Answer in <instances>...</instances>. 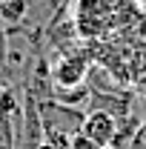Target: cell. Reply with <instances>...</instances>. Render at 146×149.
I'll return each instance as SVG.
<instances>
[{"label": "cell", "mask_w": 146, "mask_h": 149, "mask_svg": "<svg viewBox=\"0 0 146 149\" xmlns=\"http://www.w3.org/2000/svg\"><path fill=\"white\" fill-rule=\"evenodd\" d=\"M6 40H9V29L0 23V74H3V63H6Z\"/></svg>", "instance_id": "7"}, {"label": "cell", "mask_w": 146, "mask_h": 149, "mask_svg": "<svg viewBox=\"0 0 146 149\" xmlns=\"http://www.w3.org/2000/svg\"><path fill=\"white\" fill-rule=\"evenodd\" d=\"M80 132L92 138L97 146H112L115 143V135H117V120L112 118L109 112H100V109H89L83 115V123H80Z\"/></svg>", "instance_id": "4"}, {"label": "cell", "mask_w": 146, "mask_h": 149, "mask_svg": "<svg viewBox=\"0 0 146 149\" xmlns=\"http://www.w3.org/2000/svg\"><path fill=\"white\" fill-rule=\"evenodd\" d=\"M29 17V0H3L0 3V23L6 29H20Z\"/></svg>", "instance_id": "5"}, {"label": "cell", "mask_w": 146, "mask_h": 149, "mask_svg": "<svg viewBox=\"0 0 146 149\" xmlns=\"http://www.w3.org/2000/svg\"><path fill=\"white\" fill-rule=\"evenodd\" d=\"M83 109L63 106L57 100H43L40 103V123H43V141H57V143H69L72 135L80 132L83 123Z\"/></svg>", "instance_id": "2"}, {"label": "cell", "mask_w": 146, "mask_h": 149, "mask_svg": "<svg viewBox=\"0 0 146 149\" xmlns=\"http://www.w3.org/2000/svg\"><path fill=\"white\" fill-rule=\"evenodd\" d=\"M69 149H100L92 138H86L83 132H77V135H72V141H69Z\"/></svg>", "instance_id": "6"}, {"label": "cell", "mask_w": 146, "mask_h": 149, "mask_svg": "<svg viewBox=\"0 0 146 149\" xmlns=\"http://www.w3.org/2000/svg\"><path fill=\"white\" fill-rule=\"evenodd\" d=\"M132 15H135L132 0H77L72 20L80 37H100L129 23Z\"/></svg>", "instance_id": "1"}, {"label": "cell", "mask_w": 146, "mask_h": 149, "mask_svg": "<svg viewBox=\"0 0 146 149\" xmlns=\"http://www.w3.org/2000/svg\"><path fill=\"white\" fill-rule=\"evenodd\" d=\"M103 149H117V146H103Z\"/></svg>", "instance_id": "8"}, {"label": "cell", "mask_w": 146, "mask_h": 149, "mask_svg": "<svg viewBox=\"0 0 146 149\" xmlns=\"http://www.w3.org/2000/svg\"><path fill=\"white\" fill-rule=\"evenodd\" d=\"M92 60L83 49H69V52H60V55L49 63V72H52V83L60 89H69V86H83L86 77H89Z\"/></svg>", "instance_id": "3"}]
</instances>
